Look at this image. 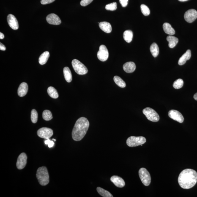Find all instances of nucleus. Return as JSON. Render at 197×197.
<instances>
[{
    "label": "nucleus",
    "instance_id": "f257e3e1",
    "mask_svg": "<svg viewBox=\"0 0 197 197\" xmlns=\"http://www.w3.org/2000/svg\"><path fill=\"white\" fill-rule=\"evenodd\" d=\"M197 182V173L195 170L187 169L182 171L178 177L180 186L184 189H189L194 186Z\"/></svg>",
    "mask_w": 197,
    "mask_h": 197
},
{
    "label": "nucleus",
    "instance_id": "f03ea898",
    "mask_svg": "<svg viewBox=\"0 0 197 197\" xmlns=\"http://www.w3.org/2000/svg\"><path fill=\"white\" fill-rule=\"evenodd\" d=\"M89 123L86 118L82 117L77 120L72 132V137L75 141L81 140L89 129Z\"/></svg>",
    "mask_w": 197,
    "mask_h": 197
},
{
    "label": "nucleus",
    "instance_id": "7ed1b4c3",
    "mask_svg": "<svg viewBox=\"0 0 197 197\" xmlns=\"http://www.w3.org/2000/svg\"><path fill=\"white\" fill-rule=\"evenodd\" d=\"M36 177L39 184L42 186L46 185L49 182V177L48 169L45 166L41 167L38 169Z\"/></svg>",
    "mask_w": 197,
    "mask_h": 197
},
{
    "label": "nucleus",
    "instance_id": "20e7f679",
    "mask_svg": "<svg viewBox=\"0 0 197 197\" xmlns=\"http://www.w3.org/2000/svg\"><path fill=\"white\" fill-rule=\"evenodd\" d=\"M146 142V139L142 136H131L127 138L126 143L129 147H136L140 145L142 146Z\"/></svg>",
    "mask_w": 197,
    "mask_h": 197
},
{
    "label": "nucleus",
    "instance_id": "39448f33",
    "mask_svg": "<svg viewBox=\"0 0 197 197\" xmlns=\"http://www.w3.org/2000/svg\"><path fill=\"white\" fill-rule=\"evenodd\" d=\"M72 64L74 70L78 75H84L88 73L87 68L78 60H73Z\"/></svg>",
    "mask_w": 197,
    "mask_h": 197
},
{
    "label": "nucleus",
    "instance_id": "423d86ee",
    "mask_svg": "<svg viewBox=\"0 0 197 197\" xmlns=\"http://www.w3.org/2000/svg\"><path fill=\"white\" fill-rule=\"evenodd\" d=\"M143 113L149 120L157 122L160 119V116L155 110L150 108H146L143 110Z\"/></svg>",
    "mask_w": 197,
    "mask_h": 197
},
{
    "label": "nucleus",
    "instance_id": "0eeeda50",
    "mask_svg": "<svg viewBox=\"0 0 197 197\" xmlns=\"http://www.w3.org/2000/svg\"><path fill=\"white\" fill-rule=\"evenodd\" d=\"M140 179L143 185L148 186L150 184L151 181L150 175L146 169L141 168L139 171Z\"/></svg>",
    "mask_w": 197,
    "mask_h": 197
},
{
    "label": "nucleus",
    "instance_id": "6e6552de",
    "mask_svg": "<svg viewBox=\"0 0 197 197\" xmlns=\"http://www.w3.org/2000/svg\"><path fill=\"white\" fill-rule=\"evenodd\" d=\"M37 135L41 138H44L45 139H49L52 136L53 131L51 129L47 127H42L38 130Z\"/></svg>",
    "mask_w": 197,
    "mask_h": 197
},
{
    "label": "nucleus",
    "instance_id": "1a4fd4ad",
    "mask_svg": "<svg viewBox=\"0 0 197 197\" xmlns=\"http://www.w3.org/2000/svg\"><path fill=\"white\" fill-rule=\"evenodd\" d=\"M109 53L108 49L105 45H101L99 47V49L97 53L98 59L102 61H105L108 59Z\"/></svg>",
    "mask_w": 197,
    "mask_h": 197
},
{
    "label": "nucleus",
    "instance_id": "9d476101",
    "mask_svg": "<svg viewBox=\"0 0 197 197\" xmlns=\"http://www.w3.org/2000/svg\"><path fill=\"white\" fill-rule=\"evenodd\" d=\"M185 20L188 23H192L197 18V12L195 9H190L185 12L184 15Z\"/></svg>",
    "mask_w": 197,
    "mask_h": 197
},
{
    "label": "nucleus",
    "instance_id": "9b49d317",
    "mask_svg": "<svg viewBox=\"0 0 197 197\" xmlns=\"http://www.w3.org/2000/svg\"><path fill=\"white\" fill-rule=\"evenodd\" d=\"M168 116L171 119L177 122L182 123L184 122V118L182 113L177 110H172L168 113Z\"/></svg>",
    "mask_w": 197,
    "mask_h": 197
},
{
    "label": "nucleus",
    "instance_id": "f8f14e48",
    "mask_svg": "<svg viewBox=\"0 0 197 197\" xmlns=\"http://www.w3.org/2000/svg\"><path fill=\"white\" fill-rule=\"evenodd\" d=\"M27 156L24 153H22L18 157L17 162V167L19 169H22L25 167L27 164Z\"/></svg>",
    "mask_w": 197,
    "mask_h": 197
},
{
    "label": "nucleus",
    "instance_id": "ddd939ff",
    "mask_svg": "<svg viewBox=\"0 0 197 197\" xmlns=\"http://www.w3.org/2000/svg\"><path fill=\"white\" fill-rule=\"evenodd\" d=\"M46 20L49 24L51 25H59L61 23L60 19L55 14H50L48 15L47 17Z\"/></svg>",
    "mask_w": 197,
    "mask_h": 197
},
{
    "label": "nucleus",
    "instance_id": "4468645a",
    "mask_svg": "<svg viewBox=\"0 0 197 197\" xmlns=\"http://www.w3.org/2000/svg\"><path fill=\"white\" fill-rule=\"evenodd\" d=\"M8 23L12 29L16 30L18 29L19 25L18 22L15 16L10 14L7 17Z\"/></svg>",
    "mask_w": 197,
    "mask_h": 197
},
{
    "label": "nucleus",
    "instance_id": "2eb2a0df",
    "mask_svg": "<svg viewBox=\"0 0 197 197\" xmlns=\"http://www.w3.org/2000/svg\"><path fill=\"white\" fill-rule=\"evenodd\" d=\"M110 180L116 187L123 188L125 186V183L122 178L117 176H113L110 178Z\"/></svg>",
    "mask_w": 197,
    "mask_h": 197
},
{
    "label": "nucleus",
    "instance_id": "dca6fc26",
    "mask_svg": "<svg viewBox=\"0 0 197 197\" xmlns=\"http://www.w3.org/2000/svg\"><path fill=\"white\" fill-rule=\"evenodd\" d=\"M123 69L124 71L127 73H133L136 69V65L133 62H128L125 63L123 65Z\"/></svg>",
    "mask_w": 197,
    "mask_h": 197
},
{
    "label": "nucleus",
    "instance_id": "f3484780",
    "mask_svg": "<svg viewBox=\"0 0 197 197\" xmlns=\"http://www.w3.org/2000/svg\"><path fill=\"white\" fill-rule=\"evenodd\" d=\"M191 56V51L190 50H188L180 58L179 61H178V64L180 65H182L185 64L187 61L190 59Z\"/></svg>",
    "mask_w": 197,
    "mask_h": 197
},
{
    "label": "nucleus",
    "instance_id": "a211bd4d",
    "mask_svg": "<svg viewBox=\"0 0 197 197\" xmlns=\"http://www.w3.org/2000/svg\"><path fill=\"white\" fill-rule=\"evenodd\" d=\"M28 86L26 83L23 82L20 85L18 90V95L23 97L26 95L28 92Z\"/></svg>",
    "mask_w": 197,
    "mask_h": 197
},
{
    "label": "nucleus",
    "instance_id": "6ab92c4d",
    "mask_svg": "<svg viewBox=\"0 0 197 197\" xmlns=\"http://www.w3.org/2000/svg\"><path fill=\"white\" fill-rule=\"evenodd\" d=\"M99 27L100 29L104 32L109 33L112 31V27L109 23L107 22H101L99 23Z\"/></svg>",
    "mask_w": 197,
    "mask_h": 197
},
{
    "label": "nucleus",
    "instance_id": "aec40b11",
    "mask_svg": "<svg viewBox=\"0 0 197 197\" xmlns=\"http://www.w3.org/2000/svg\"><path fill=\"white\" fill-rule=\"evenodd\" d=\"M166 39L169 42V47L171 48H174L179 42V39L177 37L171 35L168 36Z\"/></svg>",
    "mask_w": 197,
    "mask_h": 197
},
{
    "label": "nucleus",
    "instance_id": "412c9836",
    "mask_svg": "<svg viewBox=\"0 0 197 197\" xmlns=\"http://www.w3.org/2000/svg\"><path fill=\"white\" fill-rule=\"evenodd\" d=\"M163 29L166 34L172 36L174 34L175 31L172 27L171 25L168 23H165L163 25Z\"/></svg>",
    "mask_w": 197,
    "mask_h": 197
},
{
    "label": "nucleus",
    "instance_id": "4be33fe9",
    "mask_svg": "<svg viewBox=\"0 0 197 197\" xmlns=\"http://www.w3.org/2000/svg\"><path fill=\"white\" fill-rule=\"evenodd\" d=\"M50 56L49 52L46 51L42 53L39 58V63L41 65L46 63Z\"/></svg>",
    "mask_w": 197,
    "mask_h": 197
},
{
    "label": "nucleus",
    "instance_id": "5701e85b",
    "mask_svg": "<svg viewBox=\"0 0 197 197\" xmlns=\"http://www.w3.org/2000/svg\"><path fill=\"white\" fill-rule=\"evenodd\" d=\"M64 75L66 81L70 83L72 81V75L70 69L68 67L64 68L63 69Z\"/></svg>",
    "mask_w": 197,
    "mask_h": 197
},
{
    "label": "nucleus",
    "instance_id": "b1692460",
    "mask_svg": "<svg viewBox=\"0 0 197 197\" xmlns=\"http://www.w3.org/2000/svg\"><path fill=\"white\" fill-rule=\"evenodd\" d=\"M123 37L126 42L130 43L133 38V33L130 30H127L124 32Z\"/></svg>",
    "mask_w": 197,
    "mask_h": 197
},
{
    "label": "nucleus",
    "instance_id": "393cba45",
    "mask_svg": "<svg viewBox=\"0 0 197 197\" xmlns=\"http://www.w3.org/2000/svg\"><path fill=\"white\" fill-rule=\"evenodd\" d=\"M150 51L153 56L154 57H157L159 53V49L158 46L156 43H153L150 47Z\"/></svg>",
    "mask_w": 197,
    "mask_h": 197
},
{
    "label": "nucleus",
    "instance_id": "a878e982",
    "mask_svg": "<svg viewBox=\"0 0 197 197\" xmlns=\"http://www.w3.org/2000/svg\"><path fill=\"white\" fill-rule=\"evenodd\" d=\"M47 92L50 97L52 98L57 99L59 97V94H58L57 91L55 88L52 87H49L47 90Z\"/></svg>",
    "mask_w": 197,
    "mask_h": 197
},
{
    "label": "nucleus",
    "instance_id": "bb28decb",
    "mask_svg": "<svg viewBox=\"0 0 197 197\" xmlns=\"http://www.w3.org/2000/svg\"><path fill=\"white\" fill-rule=\"evenodd\" d=\"M97 191L99 195L104 197H113V195L108 190H104V189L100 187H97Z\"/></svg>",
    "mask_w": 197,
    "mask_h": 197
},
{
    "label": "nucleus",
    "instance_id": "cd10ccee",
    "mask_svg": "<svg viewBox=\"0 0 197 197\" xmlns=\"http://www.w3.org/2000/svg\"><path fill=\"white\" fill-rule=\"evenodd\" d=\"M113 80L116 84L120 87L124 88L126 87V84L125 82L120 77L116 76L113 78Z\"/></svg>",
    "mask_w": 197,
    "mask_h": 197
},
{
    "label": "nucleus",
    "instance_id": "c85d7f7f",
    "mask_svg": "<svg viewBox=\"0 0 197 197\" xmlns=\"http://www.w3.org/2000/svg\"><path fill=\"white\" fill-rule=\"evenodd\" d=\"M42 118L45 121H50L53 118L52 115L49 110H45L42 113Z\"/></svg>",
    "mask_w": 197,
    "mask_h": 197
},
{
    "label": "nucleus",
    "instance_id": "c756f323",
    "mask_svg": "<svg viewBox=\"0 0 197 197\" xmlns=\"http://www.w3.org/2000/svg\"><path fill=\"white\" fill-rule=\"evenodd\" d=\"M184 85V81L182 79H179L176 80L173 83V87L175 89H179L182 88Z\"/></svg>",
    "mask_w": 197,
    "mask_h": 197
},
{
    "label": "nucleus",
    "instance_id": "7c9ffc66",
    "mask_svg": "<svg viewBox=\"0 0 197 197\" xmlns=\"http://www.w3.org/2000/svg\"><path fill=\"white\" fill-rule=\"evenodd\" d=\"M31 119L33 123L35 124L37 122L38 113L36 110L33 109L31 111Z\"/></svg>",
    "mask_w": 197,
    "mask_h": 197
},
{
    "label": "nucleus",
    "instance_id": "2f4dec72",
    "mask_svg": "<svg viewBox=\"0 0 197 197\" xmlns=\"http://www.w3.org/2000/svg\"><path fill=\"white\" fill-rule=\"evenodd\" d=\"M141 9L142 12L145 16H148L150 15V11L148 6L144 4H141Z\"/></svg>",
    "mask_w": 197,
    "mask_h": 197
},
{
    "label": "nucleus",
    "instance_id": "473e14b6",
    "mask_svg": "<svg viewBox=\"0 0 197 197\" xmlns=\"http://www.w3.org/2000/svg\"><path fill=\"white\" fill-rule=\"evenodd\" d=\"M106 10L110 11H114L117 9V4L116 2H113L107 4L105 7Z\"/></svg>",
    "mask_w": 197,
    "mask_h": 197
},
{
    "label": "nucleus",
    "instance_id": "72a5a7b5",
    "mask_svg": "<svg viewBox=\"0 0 197 197\" xmlns=\"http://www.w3.org/2000/svg\"><path fill=\"white\" fill-rule=\"evenodd\" d=\"M93 0H81L80 4L82 6H86L90 4Z\"/></svg>",
    "mask_w": 197,
    "mask_h": 197
},
{
    "label": "nucleus",
    "instance_id": "f704fd0d",
    "mask_svg": "<svg viewBox=\"0 0 197 197\" xmlns=\"http://www.w3.org/2000/svg\"><path fill=\"white\" fill-rule=\"evenodd\" d=\"M55 0H41V3L42 4H51L54 2Z\"/></svg>",
    "mask_w": 197,
    "mask_h": 197
},
{
    "label": "nucleus",
    "instance_id": "c9c22d12",
    "mask_svg": "<svg viewBox=\"0 0 197 197\" xmlns=\"http://www.w3.org/2000/svg\"><path fill=\"white\" fill-rule=\"evenodd\" d=\"M119 2L123 7H126L128 4V0H119Z\"/></svg>",
    "mask_w": 197,
    "mask_h": 197
},
{
    "label": "nucleus",
    "instance_id": "e433bc0d",
    "mask_svg": "<svg viewBox=\"0 0 197 197\" xmlns=\"http://www.w3.org/2000/svg\"><path fill=\"white\" fill-rule=\"evenodd\" d=\"M0 49L2 50V51H5L6 50V48L5 46L1 43H0Z\"/></svg>",
    "mask_w": 197,
    "mask_h": 197
},
{
    "label": "nucleus",
    "instance_id": "4c0bfd02",
    "mask_svg": "<svg viewBox=\"0 0 197 197\" xmlns=\"http://www.w3.org/2000/svg\"><path fill=\"white\" fill-rule=\"evenodd\" d=\"M54 144H55L54 142H53V141H50L48 145V146L49 148H51L53 147V146H54Z\"/></svg>",
    "mask_w": 197,
    "mask_h": 197
},
{
    "label": "nucleus",
    "instance_id": "58836bf2",
    "mask_svg": "<svg viewBox=\"0 0 197 197\" xmlns=\"http://www.w3.org/2000/svg\"><path fill=\"white\" fill-rule=\"evenodd\" d=\"M4 34L1 33V32L0 33V39H3L4 38Z\"/></svg>",
    "mask_w": 197,
    "mask_h": 197
},
{
    "label": "nucleus",
    "instance_id": "ea45409f",
    "mask_svg": "<svg viewBox=\"0 0 197 197\" xmlns=\"http://www.w3.org/2000/svg\"><path fill=\"white\" fill-rule=\"evenodd\" d=\"M50 140L49 139H47L46 140H45V143L46 145H48L49 143Z\"/></svg>",
    "mask_w": 197,
    "mask_h": 197
},
{
    "label": "nucleus",
    "instance_id": "a19ab883",
    "mask_svg": "<svg viewBox=\"0 0 197 197\" xmlns=\"http://www.w3.org/2000/svg\"><path fill=\"white\" fill-rule=\"evenodd\" d=\"M193 98L195 100L197 101V93L194 95L193 96Z\"/></svg>",
    "mask_w": 197,
    "mask_h": 197
},
{
    "label": "nucleus",
    "instance_id": "79ce46f5",
    "mask_svg": "<svg viewBox=\"0 0 197 197\" xmlns=\"http://www.w3.org/2000/svg\"><path fill=\"white\" fill-rule=\"evenodd\" d=\"M178 1H189V0H178Z\"/></svg>",
    "mask_w": 197,
    "mask_h": 197
}]
</instances>
